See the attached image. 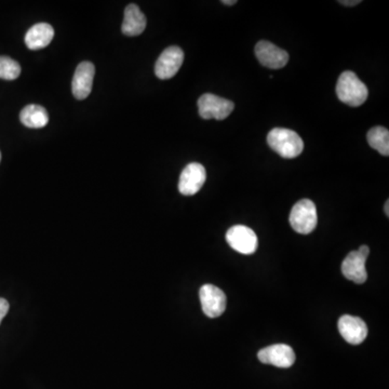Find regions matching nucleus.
Segmentation results:
<instances>
[{"instance_id":"nucleus-3","label":"nucleus","mask_w":389,"mask_h":389,"mask_svg":"<svg viewBox=\"0 0 389 389\" xmlns=\"http://www.w3.org/2000/svg\"><path fill=\"white\" fill-rule=\"evenodd\" d=\"M290 225L295 232L302 235L311 234L318 223L317 209L309 199H303L295 203L289 218Z\"/></svg>"},{"instance_id":"nucleus-23","label":"nucleus","mask_w":389,"mask_h":389,"mask_svg":"<svg viewBox=\"0 0 389 389\" xmlns=\"http://www.w3.org/2000/svg\"><path fill=\"white\" fill-rule=\"evenodd\" d=\"M388 207H389V201H386V205H385V212H386V215H387V216H389V210H388Z\"/></svg>"},{"instance_id":"nucleus-21","label":"nucleus","mask_w":389,"mask_h":389,"mask_svg":"<svg viewBox=\"0 0 389 389\" xmlns=\"http://www.w3.org/2000/svg\"><path fill=\"white\" fill-rule=\"evenodd\" d=\"M360 3H361L360 0H353V1H346V0H343V1H340V4L347 6V7H353V6L358 5V4Z\"/></svg>"},{"instance_id":"nucleus-10","label":"nucleus","mask_w":389,"mask_h":389,"mask_svg":"<svg viewBox=\"0 0 389 389\" xmlns=\"http://www.w3.org/2000/svg\"><path fill=\"white\" fill-rule=\"evenodd\" d=\"M255 52L260 63L272 70L284 68L289 62L288 52L270 41H262L257 43Z\"/></svg>"},{"instance_id":"nucleus-9","label":"nucleus","mask_w":389,"mask_h":389,"mask_svg":"<svg viewBox=\"0 0 389 389\" xmlns=\"http://www.w3.org/2000/svg\"><path fill=\"white\" fill-rule=\"evenodd\" d=\"M257 358L264 365H272L274 367H292L295 363V353L292 347L286 344H276L261 349L257 353Z\"/></svg>"},{"instance_id":"nucleus-24","label":"nucleus","mask_w":389,"mask_h":389,"mask_svg":"<svg viewBox=\"0 0 389 389\" xmlns=\"http://www.w3.org/2000/svg\"><path fill=\"white\" fill-rule=\"evenodd\" d=\"M0 161H1V153H0Z\"/></svg>"},{"instance_id":"nucleus-14","label":"nucleus","mask_w":389,"mask_h":389,"mask_svg":"<svg viewBox=\"0 0 389 389\" xmlns=\"http://www.w3.org/2000/svg\"><path fill=\"white\" fill-rule=\"evenodd\" d=\"M54 37V30L48 23H38L31 27L25 35V43L31 50H39L49 46Z\"/></svg>"},{"instance_id":"nucleus-8","label":"nucleus","mask_w":389,"mask_h":389,"mask_svg":"<svg viewBox=\"0 0 389 389\" xmlns=\"http://www.w3.org/2000/svg\"><path fill=\"white\" fill-rule=\"evenodd\" d=\"M201 307L209 318H218L223 315L226 309V295L223 291L213 284H205L199 291Z\"/></svg>"},{"instance_id":"nucleus-17","label":"nucleus","mask_w":389,"mask_h":389,"mask_svg":"<svg viewBox=\"0 0 389 389\" xmlns=\"http://www.w3.org/2000/svg\"><path fill=\"white\" fill-rule=\"evenodd\" d=\"M368 143L380 155L389 156V131L384 127H374L367 134Z\"/></svg>"},{"instance_id":"nucleus-6","label":"nucleus","mask_w":389,"mask_h":389,"mask_svg":"<svg viewBox=\"0 0 389 389\" xmlns=\"http://www.w3.org/2000/svg\"><path fill=\"white\" fill-rule=\"evenodd\" d=\"M207 174L205 166L198 162L187 164L181 174L178 181V191L184 196L196 195L205 184Z\"/></svg>"},{"instance_id":"nucleus-12","label":"nucleus","mask_w":389,"mask_h":389,"mask_svg":"<svg viewBox=\"0 0 389 389\" xmlns=\"http://www.w3.org/2000/svg\"><path fill=\"white\" fill-rule=\"evenodd\" d=\"M95 68L91 62H82L77 66L73 78V95L77 100H85L92 90Z\"/></svg>"},{"instance_id":"nucleus-19","label":"nucleus","mask_w":389,"mask_h":389,"mask_svg":"<svg viewBox=\"0 0 389 389\" xmlns=\"http://www.w3.org/2000/svg\"><path fill=\"white\" fill-rule=\"evenodd\" d=\"M8 311H9V303H8L7 299L0 297V324L7 315Z\"/></svg>"},{"instance_id":"nucleus-20","label":"nucleus","mask_w":389,"mask_h":389,"mask_svg":"<svg viewBox=\"0 0 389 389\" xmlns=\"http://www.w3.org/2000/svg\"><path fill=\"white\" fill-rule=\"evenodd\" d=\"M358 251H359L360 255H363V257H367V259L368 257H369L370 249L368 245H363V247H360Z\"/></svg>"},{"instance_id":"nucleus-16","label":"nucleus","mask_w":389,"mask_h":389,"mask_svg":"<svg viewBox=\"0 0 389 389\" xmlns=\"http://www.w3.org/2000/svg\"><path fill=\"white\" fill-rule=\"evenodd\" d=\"M20 120L27 128L39 129L47 126L49 116L43 106L31 104L23 108L20 114Z\"/></svg>"},{"instance_id":"nucleus-22","label":"nucleus","mask_w":389,"mask_h":389,"mask_svg":"<svg viewBox=\"0 0 389 389\" xmlns=\"http://www.w3.org/2000/svg\"><path fill=\"white\" fill-rule=\"evenodd\" d=\"M222 4L226 6H233L235 5V4H237V1L236 0H223V1H222Z\"/></svg>"},{"instance_id":"nucleus-2","label":"nucleus","mask_w":389,"mask_h":389,"mask_svg":"<svg viewBox=\"0 0 389 389\" xmlns=\"http://www.w3.org/2000/svg\"><path fill=\"white\" fill-rule=\"evenodd\" d=\"M339 100L351 107H358L367 101L369 91L357 75L351 70L342 73L336 83Z\"/></svg>"},{"instance_id":"nucleus-1","label":"nucleus","mask_w":389,"mask_h":389,"mask_svg":"<svg viewBox=\"0 0 389 389\" xmlns=\"http://www.w3.org/2000/svg\"><path fill=\"white\" fill-rule=\"evenodd\" d=\"M267 143L272 151L286 159L301 155L304 149L302 137L290 129L275 128L268 133Z\"/></svg>"},{"instance_id":"nucleus-13","label":"nucleus","mask_w":389,"mask_h":389,"mask_svg":"<svg viewBox=\"0 0 389 389\" xmlns=\"http://www.w3.org/2000/svg\"><path fill=\"white\" fill-rule=\"evenodd\" d=\"M367 257L360 255L359 251L349 253L342 263V272L347 279L357 284H365L368 279V272L366 270Z\"/></svg>"},{"instance_id":"nucleus-4","label":"nucleus","mask_w":389,"mask_h":389,"mask_svg":"<svg viewBox=\"0 0 389 389\" xmlns=\"http://www.w3.org/2000/svg\"><path fill=\"white\" fill-rule=\"evenodd\" d=\"M235 104L230 100L206 93L198 100L199 115L203 119L223 120L234 110Z\"/></svg>"},{"instance_id":"nucleus-11","label":"nucleus","mask_w":389,"mask_h":389,"mask_svg":"<svg viewBox=\"0 0 389 389\" xmlns=\"http://www.w3.org/2000/svg\"><path fill=\"white\" fill-rule=\"evenodd\" d=\"M339 331L345 341L351 345H359L368 336V326L361 318L342 316L339 320Z\"/></svg>"},{"instance_id":"nucleus-5","label":"nucleus","mask_w":389,"mask_h":389,"mask_svg":"<svg viewBox=\"0 0 389 389\" xmlns=\"http://www.w3.org/2000/svg\"><path fill=\"white\" fill-rule=\"evenodd\" d=\"M226 241L241 255H253L257 249V234L247 226L236 225L230 228L226 233Z\"/></svg>"},{"instance_id":"nucleus-15","label":"nucleus","mask_w":389,"mask_h":389,"mask_svg":"<svg viewBox=\"0 0 389 389\" xmlns=\"http://www.w3.org/2000/svg\"><path fill=\"white\" fill-rule=\"evenodd\" d=\"M146 18H145L140 8L134 4H131L124 11V23L122 32L126 36H139L146 28Z\"/></svg>"},{"instance_id":"nucleus-18","label":"nucleus","mask_w":389,"mask_h":389,"mask_svg":"<svg viewBox=\"0 0 389 389\" xmlns=\"http://www.w3.org/2000/svg\"><path fill=\"white\" fill-rule=\"evenodd\" d=\"M21 74V66L18 62L9 57H0V79L14 80Z\"/></svg>"},{"instance_id":"nucleus-7","label":"nucleus","mask_w":389,"mask_h":389,"mask_svg":"<svg viewBox=\"0 0 389 389\" xmlns=\"http://www.w3.org/2000/svg\"><path fill=\"white\" fill-rule=\"evenodd\" d=\"M184 62V52L180 47L166 48L155 65V74L159 79H170L176 76Z\"/></svg>"}]
</instances>
